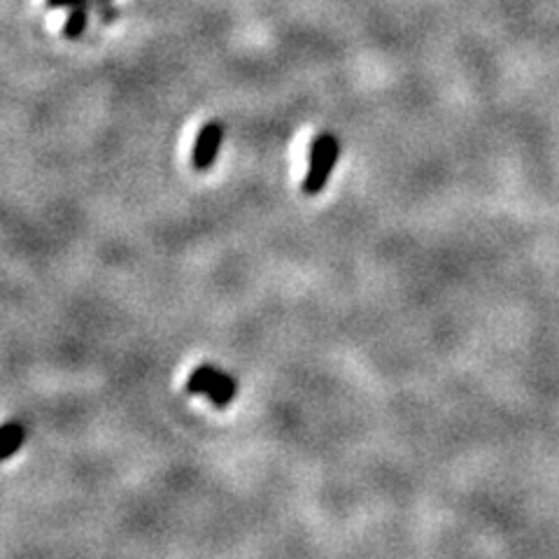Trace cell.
Returning a JSON list of instances; mask_svg holds the SVG:
<instances>
[{
    "label": "cell",
    "mask_w": 559,
    "mask_h": 559,
    "mask_svg": "<svg viewBox=\"0 0 559 559\" xmlns=\"http://www.w3.org/2000/svg\"><path fill=\"white\" fill-rule=\"evenodd\" d=\"M185 390L189 394H203L213 406L226 408L231 406V401L238 394V380L226 371H219L213 364H201L187 378Z\"/></svg>",
    "instance_id": "obj_1"
},
{
    "label": "cell",
    "mask_w": 559,
    "mask_h": 559,
    "mask_svg": "<svg viewBox=\"0 0 559 559\" xmlns=\"http://www.w3.org/2000/svg\"><path fill=\"white\" fill-rule=\"evenodd\" d=\"M338 159H341V143L336 135L322 133L314 138L310 145L308 173L304 178V194H308V197L322 194L329 178H331V170H334Z\"/></svg>",
    "instance_id": "obj_2"
},
{
    "label": "cell",
    "mask_w": 559,
    "mask_h": 559,
    "mask_svg": "<svg viewBox=\"0 0 559 559\" xmlns=\"http://www.w3.org/2000/svg\"><path fill=\"white\" fill-rule=\"evenodd\" d=\"M222 140H224V127L219 121H207V124L199 131L194 152H191V166H194V170L205 173L213 168L222 147Z\"/></svg>",
    "instance_id": "obj_3"
},
{
    "label": "cell",
    "mask_w": 559,
    "mask_h": 559,
    "mask_svg": "<svg viewBox=\"0 0 559 559\" xmlns=\"http://www.w3.org/2000/svg\"><path fill=\"white\" fill-rule=\"evenodd\" d=\"M24 441H26V427L22 423L10 419V423L0 425V462L14 457V454L22 450Z\"/></svg>",
    "instance_id": "obj_4"
}]
</instances>
